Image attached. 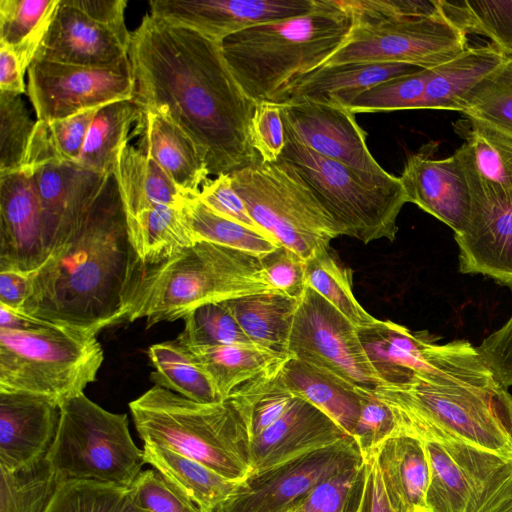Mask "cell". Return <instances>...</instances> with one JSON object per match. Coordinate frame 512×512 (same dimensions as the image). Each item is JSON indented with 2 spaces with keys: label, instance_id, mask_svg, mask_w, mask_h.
<instances>
[{
  "label": "cell",
  "instance_id": "cell-1",
  "mask_svg": "<svg viewBox=\"0 0 512 512\" xmlns=\"http://www.w3.org/2000/svg\"><path fill=\"white\" fill-rule=\"evenodd\" d=\"M128 57L142 112L168 115L195 143L209 174L241 170L259 156L250 137L256 102L233 76L221 44L147 15Z\"/></svg>",
  "mask_w": 512,
  "mask_h": 512
},
{
  "label": "cell",
  "instance_id": "cell-2",
  "mask_svg": "<svg viewBox=\"0 0 512 512\" xmlns=\"http://www.w3.org/2000/svg\"><path fill=\"white\" fill-rule=\"evenodd\" d=\"M135 256L113 175L77 229L31 273L19 312L96 334L125 322L123 296Z\"/></svg>",
  "mask_w": 512,
  "mask_h": 512
},
{
  "label": "cell",
  "instance_id": "cell-3",
  "mask_svg": "<svg viewBox=\"0 0 512 512\" xmlns=\"http://www.w3.org/2000/svg\"><path fill=\"white\" fill-rule=\"evenodd\" d=\"M274 291L259 256L198 241L157 264L135 256L126 282L125 321L146 319L147 327L184 319L209 303Z\"/></svg>",
  "mask_w": 512,
  "mask_h": 512
},
{
  "label": "cell",
  "instance_id": "cell-4",
  "mask_svg": "<svg viewBox=\"0 0 512 512\" xmlns=\"http://www.w3.org/2000/svg\"><path fill=\"white\" fill-rule=\"evenodd\" d=\"M350 16L336 0H317L304 15L260 24L226 38L224 58L245 94L278 103L299 80L319 69L347 41Z\"/></svg>",
  "mask_w": 512,
  "mask_h": 512
},
{
  "label": "cell",
  "instance_id": "cell-5",
  "mask_svg": "<svg viewBox=\"0 0 512 512\" xmlns=\"http://www.w3.org/2000/svg\"><path fill=\"white\" fill-rule=\"evenodd\" d=\"M372 392L392 411L396 435L422 441L451 438L512 456V395L495 377L443 384H381Z\"/></svg>",
  "mask_w": 512,
  "mask_h": 512
},
{
  "label": "cell",
  "instance_id": "cell-6",
  "mask_svg": "<svg viewBox=\"0 0 512 512\" xmlns=\"http://www.w3.org/2000/svg\"><path fill=\"white\" fill-rule=\"evenodd\" d=\"M103 360L96 333L0 304V393L45 396L61 405L84 393Z\"/></svg>",
  "mask_w": 512,
  "mask_h": 512
},
{
  "label": "cell",
  "instance_id": "cell-7",
  "mask_svg": "<svg viewBox=\"0 0 512 512\" xmlns=\"http://www.w3.org/2000/svg\"><path fill=\"white\" fill-rule=\"evenodd\" d=\"M144 443L194 459L236 482L251 472L249 436L232 403H201L155 385L129 403Z\"/></svg>",
  "mask_w": 512,
  "mask_h": 512
},
{
  "label": "cell",
  "instance_id": "cell-8",
  "mask_svg": "<svg viewBox=\"0 0 512 512\" xmlns=\"http://www.w3.org/2000/svg\"><path fill=\"white\" fill-rule=\"evenodd\" d=\"M284 129L285 147L277 161L307 185L332 218L339 235L364 244L379 239L393 241L398 215L408 202L400 178L390 173H363L325 158Z\"/></svg>",
  "mask_w": 512,
  "mask_h": 512
},
{
  "label": "cell",
  "instance_id": "cell-9",
  "mask_svg": "<svg viewBox=\"0 0 512 512\" xmlns=\"http://www.w3.org/2000/svg\"><path fill=\"white\" fill-rule=\"evenodd\" d=\"M45 459L60 482L97 481L127 489L145 463L127 415L103 409L84 393L60 405L57 433Z\"/></svg>",
  "mask_w": 512,
  "mask_h": 512
},
{
  "label": "cell",
  "instance_id": "cell-10",
  "mask_svg": "<svg viewBox=\"0 0 512 512\" xmlns=\"http://www.w3.org/2000/svg\"><path fill=\"white\" fill-rule=\"evenodd\" d=\"M230 177L257 225L305 261L328 250L340 236L312 191L283 163L258 158Z\"/></svg>",
  "mask_w": 512,
  "mask_h": 512
},
{
  "label": "cell",
  "instance_id": "cell-11",
  "mask_svg": "<svg viewBox=\"0 0 512 512\" xmlns=\"http://www.w3.org/2000/svg\"><path fill=\"white\" fill-rule=\"evenodd\" d=\"M22 167L34 180L48 257L77 229L113 175L61 160L48 139L45 122L40 120L36 121Z\"/></svg>",
  "mask_w": 512,
  "mask_h": 512
},
{
  "label": "cell",
  "instance_id": "cell-12",
  "mask_svg": "<svg viewBox=\"0 0 512 512\" xmlns=\"http://www.w3.org/2000/svg\"><path fill=\"white\" fill-rule=\"evenodd\" d=\"M287 354L356 388L373 391L383 384L368 358L357 327L309 286L299 299Z\"/></svg>",
  "mask_w": 512,
  "mask_h": 512
},
{
  "label": "cell",
  "instance_id": "cell-13",
  "mask_svg": "<svg viewBox=\"0 0 512 512\" xmlns=\"http://www.w3.org/2000/svg\"><path fill=\"white\" fill-rule=\"evenodd\" d=\"M468 46L467 35L441 11L433 16L352 27L346 43L322 66L342 63H401L431 69L456 56Z\"/></svg>",
  "mask_w": 512,
  "mask_h": 512
},
{
  "label": "cell",
  "instance_id": "cell-14",
  "mask_svg": "<svg viewBox=\"0 0 512 512\" xmlns=\"http://www.w3.org/2000/svg\"><path fill=\"white\" fill-rule=\"evenodd\" d=\"M124 0H59L34 59L94 67L128 58Z\"/></svg>",
  "mask_w": 512,
  "mask_h": 512
},
{
  "label": "cell",
  "instance_id": "cell-15",
  "mask_svg": "<svg viewBox=\"0 0 512 512\" xmlns=\"http://www.w3.org/2000/svg\"><path fill=\"white\" fill-rule=\"evenodd\" d=\"M27 72V93L40 121L67 118L134 95L129 57L108 67L34 59Z\"/></svg>",
  "mask_w": 512,
  "mask_h": 512
},
{
  "label": "cell",
  "instance_id": "cell-16",
  "mask_svg": "<svg viewBox=\"0 0 512 512\" xmlns=\"http://www.w3.org/2000/svg\"><path fill=\"white\" fill-rule=\"evenodd\" d=\"M423 442L430 477L421 512H475L512 475V456L445 437Z\"/></svg>",
  "mask_w": 512,
  "mask_h": 512
},
{
  "label": "cell",
  "instance_id": "cell-17",
  "mask_svg": "<svg viewBox=\"0 0 512 512\" xmlns=\"http://www.w3.org/2000/svg\"><path fill=\"white\" fill-rule=\"evenodd\" d=\"M364 462L352 436L240 482L213 512H282L329 477Z\"/></svg>",
  "mask_w": 512,
  "mask_h": 512
},
{
  "label": "cell",
  "instance_id": "cell-18",
  "mask_svg": "<svg viewBox=\"0 0 512 512\" xmlns=\"http://www.w3.org/2000/svg\"><path fill=\"white\" fill-rule=\"evenodd\" d=\"M317 0H152L151 16L221 44L248 28L312 11Z\"/></svg>",
  "mask_w": 512,
  "mask_h": 512
},
{
  "label": "cell",
  "instance_id": "cell-19",
  "mask_svg": "<svg viewBox=\"0 0 512 512\" xmlns=\"http://www.w3.org/2000/svg\"><path fill=\"white\" fill-rule=\"evenodd\" d=\"M279 104L284 126L309 149L363 173H388L368 149L367 133L348 108L308 100Z\"/></svg>",
  "mask_w": 512,
  "mask_h": 512
},
{
  "label": "cell",
  "instance_id": "cell-20",
  "mask_svg": "<svg viewBox=\"0 0 512 512\" xmlns=\"http://www.w3.org/2000/svg\"><path fill=\"white\" fill-rule=\"evenodd\" d=\"M47 259L41 208L31 172L0 174V271H36Z\"/></svg>",
  "mask_w": 512,
  "mask_h": 512
},
{
  "label": "cell",
  "instance_id": "cell-21",
  "mask_svg": "<svg viewBox=\"0 0 512 512\" xmlns=\"http://www.w3.org/2000/svg\"><path fill=\"white\" fill-rule=\"evenodd\" d=\"M432 146L411 154L399 176L408 202L461 234L471 211V194L458 156L432 158Z\"/></svg>",
  "mask_w": 512,
  "mask_h": 512
},
{
  "label": "cell",
  "instance_id": "cell-22",
  "mask_svg": "<svg viewBox=\"0 0 512 512\" xmlns=\"http://www.w3.org/2000/svg\"><path fill=\"white\" fill-rule=\"evenodd\" d=\"M349 436L351 435L322 410L295 396L279 420L249 441V476L305 453L333 445Z\"/></svg>",
  "mask_w": 512,
  "mask_h": 512
},
{
  "label": "cell",
  "instance_id": "cell-23",
  "mask_svg": "<svg viewBox=\"0 0 512 512\" xmlns=\"http://www.w3.org/2000/svg\"><path fill=\"white\" fill-rule=\"evenodd\" d=\"M59 420L60 405L51 398L0 393V470H19L43 459Z\"/></svg>",
  "mask_w": 512,
  "mask_h": 512
},
{
  "label": "cell",
  "instance_id": "cell-24",
  "mask_svg": "<svg viewBox=\"0 0 512 512\" xmlns=\"http://www.w3.org/2000/svg\"><path fill=\"white\" fill-rule=\"evenodd\" d=\"M454 130L463 140L454 153L465 173L471 206L512 198V136L466 117Z\"/></svg>",
  "mask_w": 512,
  "mask_h": 512
},
{
  "label": "cell",
  "instance_id": "cell-25",
  "mask_svg": "<svg viewBox=\"0 0 512 512\" xmlns=\"http://www.w3.org/2000/svg\"><path fill=\"white\" fill-rule=\"evenodd\" d=\"M357 329L383 384L424 381L435 372L440 344L427 332H414L390 320L379 319Z\"/></svg>",
  "mask_w": 512,
  "mask_h": 512
},
{
  "label": "cell",
  "instance_id": "cell-26",
  "mask_svg": "<svg viewBox=\"0 0 512 512\" xmlns=\"http://www.w3.org/2000/svg\"><path fill=\"white\" fill-rule=\"evenodd\" d=\"M454 239L461 273L481 274L512 289V198L472 205L463 232Z\"/></svg>",
  "mask_w": 512,
  "mask_h": 512
},
{
  "label": "cell",
  "instance_id": "cell-27",
  "mask_svg": "<svg viewBox=\"0 0 512 512\" xmlns=\"http://www.w3.org/2000/svg\"><path fill=\"white\" fill-rule=\"evenodd\" d=\"M133 134L140 136L138 149L155 160L184 193L200 192L208 180L206 163L193 140L168 115L142 112Z\"/></svg>",
  "mask_w": 512,
  "mask_h": 512
},
{
  "label": "cell",
  "instance_id": "cell-28",
  "mask_svg": "<svg viewBox=\"0 0 512 512\" xmlns=\"http://www.w3.org/2000/svg\"><path fill=\"white\" fill-rule=\"evenodd\" d=\"M422 69L401 63H342L322 66L299 80L278 103L308 100L348 108L370 87Z\"/></svg>",
  "mask_w": 512,
  "mask_h": 512
},
{
  "label": "cell",
  "instance_id": "cell-29",
  "mask_svg": "<svg viewBox=\"0 0 512 512\" xmlns=\"http://www.w3.org/2000/svg\"><path fill=\"white\" fill-rule=\"evenodd\" d=\"M507 57L492 43L468 46L430 70L418 109L462 112L475 88Z\"/></svg>",
  "mask_w": 512,
  "mask_h": 512
},
{
  "label": "cell",
  "instance_id": "cell-30",
  "mask_svg": "<svg viewBox=\"0 0 512 512\" xmlns=\"http://www.w3.org/2000/svg\"><path fill=\"white\" fill-rule=\"evenodd\" d=\"M385 492L396 512H421L430 467L424 442L411 435L386 439L375 451Z\"/></svg>",
  "mask_w": 512,
  "mask_h": 512
},
{
  "label": "cell",
  "instance_id": "cell-31",
  "mask_svg": "<svg viewBox=\"0 0 512 512\" xmlns=\"http://www.w3.org/2000/svg\"><path fill=\"white\" fill-rule=\"evenodd\" d=\"M279 370L289 392L322 410L352 436L361 409L360 388L292 356Z\"/></svg>",
  "mask_w": 512,
  "mask_h": 512
},
{
  "label": "cell",
  "instance_id": "cell-32",
  "mask_svg": "<svg viewBox=\"0 0 512 512\" xmlns=\"http://www.w3.org/2000/svg\"><path fill=\"white\" fill-rule=\"evenodd\" d=\"M114 177L125 218L160 204L183 207L191 197L155 160L129 143L120 151Z\"/></svg>",
  "mask_w": 512,
  "mask_h": 512
},
{
  "label": "cell",
  "instance_id": "cell-33",
  "mask_svg": "<svg viewBox=\"0 0 512 512\" xmlns=\"http://www.w3.org/2000/svg\"><path fill=\"white\" fill-rule=\"evenodd\" d=\"M220 303L254 345L288 356L287 345L299 299L267 291Z\"/></svg>",
  "mask_w": 512,
  "mask_h": 512
},
{
  "label": "cell",
  "instance_id": "cell-34",
  "mask_svg": "<svg viewBox=\"0 0 512 512\" xmlns=\"http://www.w3.org/2000/svg\"><path fill=\"white\" fill-rule=\"evenodd\" d=\"M143 453L145 463L154 467L201 512H213L240 484L156 443H144Z\"/></svg>",
  "mask_w": 512,
  "mask_h": 512
},
{
  "label": "cell",
  "instance_id": "cell-35",
  "mask_svg": "<svg viewBox=\"0 0 512 512\" xmlns=\"http://www.w3.org/2000/svg\"><path fill=\"white\" fill-rule=\"evenodd\" d=\"M131 246L144 264L160 263L198 242L184 206L160 204L126 218Z\"/></svg>",
  "mask_w": 512,
  "mask_h": 512
},
{
  "label": "cell",
  "instance_id": "cell-36",
  "mask_svg": "<svg viewBox=\"0 0 512 512\" xmlns=\"http://www.w3.org/2000/svg\"><path fill=\"white\" fill-rule=\"evenodd\" d=\"M183 347L208 375L220 400L288 357L249 344Z\"/></svg>",
  "mask_w": 512,
  "mask_h": 512
},
{
  "label": "cell",
  "instance_id": "cell-37",
  "mask_svg": "<svg viewBox=\"0 0 512 512\" xmlns=\"http://www.w3.org/2000/svg\"><path fill=\"white\" fill-rule=\"evenodd\" d=\"M141 115L140 107L132 99L101 107L88 130L78 163L95 173L114 175L120 151Z\"/></svg>",
  "mask_w": 512,
  "mask_h": 512
},
{
  "label": "cell",
  "instance_id": "cell-38",
  "mask_svg": "<svg viewBox=\"0 0 512 512\" xmlns=\"http://www.w3.org/2000/svg\"><path fill=\"white\" fill-rule=\"evenodd\" d=\"M148 357L155 385L196 402L223 401L205 371L176 339L150 346Z\"/></svg>",
  "mask_w": 512,
  "mask_h": 512
},
{
  "label": "cell",
  "instance_id": "cell-39",
  "mask_svg": "<svg viewBox=\"0 0 512 512\" xmlns=\"http://www.w3.org/2000/svg\"><path fill=\"white\" fill-rule=\"evenodd\" d=\"M59 0H0V44L12 49L25 71L52 21Z\"/></svg>",
  "mask_w": 512,
  "mask_h": 512
},
{
  "label": "cell",
  "instance_id": "cell-40",
  "mask_svg": "<svg viewBox=\"0 0 512 512\" xmlns=\"http://www.w3.org/2000/svg\"><path fill=\"white\" fill-rule=\"evenodd\" d=\"M444 16L467 36L490 39L507 58L512 57V0H438Z\"/></svg>",
  "mask_w": 512,
  "mask_h": 512
},
{
  "label": "cell",
  "instance_id": "cell-41",
  "mask_svg": "<svg viewBox=\"0 0 512 512\" xmlns=\"http://www.w3.org/2000/svg\"><path fill=\"white\" fill-rule=\"evenodd\" d=\"M184 211L198 241L213 242L259 257L279 246L266 232L215 213L198 198V194L188 198Z\"/></svg>",
  "mask_w": 512,
  "mask_h": 512
},
{
  "label": "cell",
  "instance_id": "cell-42",
  "mask_svg": "<svg viewBox=\"0 0 512 512\" xmlns=\"http://www.w3.org/2000/svg\"><path fill=\"white\" fill-rule=\"evenodd\" d=\"M306 284L357 328L378 320L357 301L352 290V271L336 260L329 249L306 261Z\"/></svg>",
  "mask_w": 512,
  "mask_h": 512
},
{
  "label": "cell",
  "instance_id": "cell-43",
  "mask_svg": "<svg viewBox=\"0 0 512 512\" xmlns=\"http://www.w3.org/2000/svg\"><path fill=\"white\" fill-rule=\"evenodd\" d=\"M0 472V512H44L61 483L45 457L19 470Z\"/></svg>",
  "mask_w": 512,
  "mask_h": 512
},
{
  "label": "cell",
  "instance_id": "cell-44",
  "mask_svg": "<svg viewBox=\"0 0 512 512\" xmlns=\"http://www.w3.org/2000/svg\"><path fill=\"white\" fill-rule=\"evenodd\" d=\"M461 114L512 136V57L475 88Z\"/></svg>",
  "mask_w": 512,
  "mask_h": 512
},
{
  "label": "cell",
  "instance_id": "cell-45",
  "mask_svg": "<svg viewBox=\"0 0 512 512\" xmlns=\"http://www.w3.org/2000/svg\"><path fill=\"white\" fill-rule=\"evenodd\" d=\"M366 479L364 460L324 480L282 512H359Z\"/></svg>",
  "mask_w": 512,
  "mask_h": 512
},
{
  "label": "cell",
  "instance_id": "cell-46",
  "mask_svg": "<svg viewBox=\"0 0 512 512\" xmlns=\"http://www.w3.org/2000/svg\"><path fill=\"white\" fill-rule=\"evenodd\" d=\"M176 338L185 347L233 344L254 345L221 303H209L191 311Z\"/></svg>",
  "mask_w": 512,
  "mask_h": 512
},
{
  "label": "cell",
  "instance_id": "cell-47",
  "mask_svg": "<svg viewBox=\"0 0 512 512\" xmlns=\"http://www.w3.org/2000/svg\"><path fill=\"white\" fill-rule=\"evenodd\" d=\"M429 73V69H422L374 85L359 95L348 109L355 115L418 109Z\"/></svg>",
  "mask_w": 512,
  "mask_h": 512
},
{
  "label": "cell",
  "instance_id": "cell-48",
  "mask_svg": "<svg viewBox=\"0 0 512 512\" xmlns=\"http://www.w3.org/2000/svg\"><path fill=\"white\" fill-rule=\"evenodd\" d=\"M128 489L97 481L61 482L44 512H122Z\"/></svg>",
  "mask_w": 512,
  "mask_h": 512
},
{
  "label": "cell",
  "instance_id": "cell-49",
  "mask_svg": "<svg viewBox=\"0 0 512 512\" xmlns=\"http://www.w3.org/2000/svg\"><path fill=\"white\" fill-rule=\"evenodd\" d=\"M35 124L20 95L0 92V174L22 168Z\"/></svg>",
  "mask_w": 512,
  "mask_h": 512
},
{
  "label": "cell",
  "instance_id": "cell-50",
  "mask_svg": "<svg viewBox=\"0 0 512 512\" xmlns=\"http://www.w3.org/2000/svg\"><path fill=\"white\" fill-rule=\"evenodd\" d=\"M350 16L352 27L370 26L385 21L437 15L438 0H336Z\"/></svg>",
  "mask_w": 512,
  "mask_h": 512
},
{
  "label": "cell",
  "instance_id": "cell-51",
  "mask_svg": "<svg viewBox=\"0 0 512 512\" xmlns=\"http://www.w3.org/2000/svg\"><path fill=\"white\" fill-rule=\"evenodd\" d=\"M130 501L146 512H201L157 470L141 471L128 488Z\"/></svg>",
  "mask_w": 512,
  "mask_h": 512
},
{
  "label": "cell",
  "instance_id": "cell-52",
  "mask_svg": "<svg viewBox=\"0 0 512 512\" xmlns=\"http://www.w3.org/2000/svg\"><path fill=\"white\" fill-rule=\"evenodd\" d=\"M359 393L361 409L352 437L367 459L386 439L396 435L397 425L390 408L372 391L359 389Z\"/></svg>",
  "mask_w": 512,
  "mask_h": 512
},
{
  "label": "cell",
  "instance_id": "cell-53",
  "mask_svg": "<svg viewBox=\"0 0 512 512\" xmlns=\"http://www.w3.org/2000/svg\"><path fill=\"white\" fill-rule=\"evenodd\" d=\"M254 150L264 163H275L285 147V129L279 103L258 102L250 123Z\"/></svg>",
  "mask_w": 512,
  "mask_h": 512
},
{
  "label": "cell",
  "instance_id": "cell-54",
  "mask_svg": "<svg viewBox=\"0 0 512 512\" xmlns=\"http://www.w3.org/2000/svg\"><path fill=\"white\" fill-rule=\"evenodd\" d=\"M274 291L300 299L306 284V261L290 249L278 246L259 257Z\"/></svg>",
  "mask_w": 512,
  "mask_h": 512
},
{
  "label": "cell",
  "instance_id": "cell-55",
  "mask_svg": "<svg viewBox=\"0 0 512 512\" xmlns=\"http://www.w3.org/2000/svg\"><path fill=\"white\" fill-rule=\"evenodd\" d=\"M100 108L88 109L63 119L44 121L48 139L61 160L78 162L88 130Z\"/></svg>",
  "mask_w": 512,
  "mask_h": 512
},
{
  "label": "cell",
  "instance_id": "cell-56",
  "mask_svg": "<svg viewBox=\"0 0 512 512\" xmlns=\"http://www.w3.org/2000/svg\"><path fill=\"white\" fill-rule=\"evenodd\" d=\"M198 198L215 213L249 228L264 231L250 216L245 203L233 187L230 174H221L205 181Z\"/></svg>",
  "mask_w": 512,
  "mask_h": 512
},
{
  "label": "cell",
  "instance_id": "cell-57",
  "mask_svg": "<svg viewBox=\"0 0 512 512\" xmlns=\"http://www.w3.org/2000/svg\"><path fill=\"white\" fill-rule=\"evenodd\" d=\"M476 348L495 378L512 386V315Z\"/></svg>",
  "mask_w": 512,
  "mask_h": 512
},
{
  "label": "cell",
  "instance_id": "cell-58",
  "mask_svg": "<svg viewBox=\"0 0 512 512\" xmlns=\"http://www.w3.org/2000/svg\"><path fill=\"white\" fill-rule=\"evenodd\" d=\"M364 460L367 463V479L359 512H396L385 492L374 454Z\"/></svg>",
  "mask_w": 512,
  "mask_h": 512
},
{
  "label": "cell",
  "instance_id": "cell-59",
  "mask_svg": "<svg viewBox=\"0 0 512 512\" xmlns=\"http://www.w3.org/2000/svg\"><path fill=\"white\" fill-rule=\"evenodd\" d=\"M31 292V273L0 271V304L20 311Z\"/></svg>",
  "mask_w": 512,
  "mask_h": 512
},
{
  "label": "cell",
  "instance_id": "cell-60",
  "mask_svg": "<svg viewBox=\"0 0 512 512\" xmlns=\"http://www.w3.org/2000/svg\"><path fill=\"white\" fill-rule=\"evenodd\" d=\"M25 72L16 53L0 44V92L17 95L26 93Z\"/></svg>",
  "mask_w": 512,
  "mask_h": 512
},
{
  "label": "cell",
  "instance_id": "cell-61",
  "mask_svg": "<svg viewBox=\"0 0 512 512\" xmlns=\"http://www.w3.org/2000/svg\"><path fill=\"white\" fill-rule=\"evenodd\" d=\"M129 496V495H128ZM122 512H146L140 508H138L137 506H135L131 501L130 499H128V502L126 503L124 509L122 510Z\"/></svg>",
  "mask_w": 512,
  "mask_h": 512
},
{
  "label": "cell",
  "instance_id": "cell-62",
  "mask_svg": "<svg viewBox=\"0 0 512 512\" xmlns=\"http://www.w3.org/2000/svg\"><path fill=\"white\" fill-rule=\"evenodd\" d=\"M504 512H512V505Z\"/></svg>",
  "mask_w": 512,
  "mask_h": 512
}]
</instances>
